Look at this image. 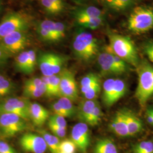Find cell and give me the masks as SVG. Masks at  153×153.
Masks as SVG:
<instances>
[{"instance_id":"7a4b0ae2","label":"cell","mask_w":153,"mask_h":153,"mask_svg":"<svg viewBox=\"0 0 153 153\" xmlns=\"http://www.w3.org/2000/svg\"><path fill=\"white\" fill-rule=\"evenodd\" d=\"M72 47L76 57L84 62L93 60L98 54V40L91 33L81 31L76 33Z\"/></svg>"},{"instance_id":"44dd1931","label":"cell","mask_w":153,"mask_h":153,"mask_svg":"<svg viewBox=\"0 0 153 153\" xmlns=\"http://www.w3.org/2000/svg\"><path fill=\"white\" fill-rule=\"evenodd\" d=\"M98 102L96 100H87L82 102L78 108L76 109V114L78 119L81 122L85 123L89 116L93 112V109Z\"/></svg>"},{"instance_id":"7bdbcfd3","label":"cell","mask_w":153,"mask_h":153,"mask_svg":"<svg viewBox=\"0 0 153 153\" xmlns=\"http://www.w3.org/2000/svg\"><path fill=\"white\" fill-rule=\"evenodd\" d=\"M52 109L54 112L55 115L61 116L64 117H66L65 113L64 111L62 109L60 104L58 103V102H55L54 103L52 104Z\"/></svg>"},{"instance_id":"7c38bea8","label":"cell","mask_w":153,"mask_h":153,"mask_svg":"<svg viewBox=\"0 0 153 153\" xmlns=\"http://www.w3.org/2000/svg\"><path fill=\"white\" fill-rule=\"evenodd\" d=\"M22 149L28 153H44L47 149V144L42 136L33 133H25L19 140Z\"/></svg>"},{"instance_id":"f35d334b","label":"cell","mask_w":153,"mask_h":153,"mask_svg":"<svg viewBox=\"0 0 153 153\" xmlns=\"http://www.w3.org/2000/svg\"><path fill=\"white\" fill-rule=\"evenodd\" d=\"M48 125L49 126V129L56 136L60 138H63L65 136L66 134V129L62 128L60 126H57L49 121L48 122Z\"/></svg>"},{"instance_id":"6da1fadb","label":"cell","mask_w":153,"mask_h":153,"mask_svg":"<svg viewBox=\"0 0 153 153\" xmlns=\"http://www.w3.org/2000/svg\"><path fill=\"white\" fill-rule=\"evenodd\" d=\"M108 38L109 45L105 47V51L115 54L126 62L137 66L139 60L137 50L131 39L116 33H110Z\"/></svg>"},{"instance_id":"8d00e7d4","label":"cell","mask_w":153,"mask_h":153,"mask_svg":"<svg viewBox=\"0 0 153 153\" xmlns=\"http://www.w3.org/2000/svg\"><path fill=\"white\" fill-rule=\"evenodd\" d=\"M28 52V64L27 74H31L33 73L37 64L36 54L34 50L30 49Z\"/></svg>"},{"instance_id":"4316f807","label":"cell","mask_w":153,"mask_h":153,"mask_svg":"<svg viewBox=\"0 0 153 153\" xmlns=\"http://www.w3.org/2000/svg\"><path fill=\"white\" fill-rule=\"evenodd\" d=\"M115 79L109 78L104 81L103 85V94H102V100L104 105L107 107H108L109 100L112 95Z\"/></svg>"},{"instance_id":"5b68a950","label":"cell","mask_w":153,"mask_h":153,"mask_svg":"<svg viewBox=\"0 0 153 153\" xmlns=\"http://www.w3.org/2000/svg\"><path fill=\"white\" fill-rule=\"evenodd\" d=\"M128 27L131 32L136 33H146L153 27V10L144 6L133 9L128 21Z\"/></svg>"},{"instance_id":"4dcf8cb0","label":"cell","mask_w":153,"mask_h":153,"mask_svg":"<svg viewBox=\"0 0 153 153\" xmlns=\"http://www.w3.org/2000/svg\"><path fill=\"white\" fill-rule=\"evenodd\" d=\"M57 102L60 105L62 109L64 111L66 117H72L76 113V108L74 106L71 100L65 97H61Z\"/></svg>"},{"instance_id":"d590c367","label":"cell","mask_w":153,"mask_h":153,"mask_svg":"<svg viewBox=\"0 0 153 153\" xmlns=\"http://www.w3.org/2000/svg\"><path fill=\"white\" fill-rule=\"evenodd\" d=\"M76 146L71 140H65L60 143L59 152L66 153H75Z\"/></svg>"},{"instance_id":"836d02e7","label":"cell","mask_w":153,"mask_h":153,"mask_svg":"<svg viewBox=\"0 0 153 153\" xmlns=\"http://www.w3.org/2000/svg\"><path fill=\"white\" fill-rule=\"evenodd\" d=\"M133 153H153V142L144 141L137 143L133 149Z\"/></svg>"},{"instance_id":"3957f363","label":"cell","mask_w":153,"mask_h":153,"mask_svg":"<svg viewBox=\"0 0 153 153\" xmlns=\"http://www.w3.org/2000/svg\"><path fill=\"white\" fill-rule=\"evenodd\" d=\"M138 85L136 98L141 105H145L153 94V67L143 62L138 67Z\"/></svg>"},{"instance_id":"9a60e30c","label":"cell","mask_w":153,"mask_h":153,"mask_svg":"<svg viewBox=\"0 0 153 153\" xmlns=\"http://www.w3.org/2000/svg\"><path fill=\"white\" fill-rule=\"evenodd\" d=\"M110 129L121 137H129L128 126L123 109L117 111L109 123Z\"/></svg>"},{"instance_id":"cb8c5ba5","label":"cell","mask_w":153,"mask_h":153,"mask_svg":"<svg viewBox=\"0 0 153 153\" xmlns=\"http://www.w3.org/2000/svg\"><path fill=\"white\" fill-rule=\"evenodd\" d=\"M16 89L14 83L9 78L0 74V99L14 93Z\"/></svg>"},{"instance_id":"bcb514c9","label":"cell","mask_w":153,"mask_h":153,"mask_svg":"<svg viewBox=\"0 0 153 153\" xmlns=\"http://www.w3.org/2000/svg\"><path fill=\"white\" fill-rule=\"evenodd\" d=\"M2 0H0V12L1 11V9H2Z\"/></svg>"},{"instance_id":"30bf717a","label":"cell","mask_w":153,"mask_h":153,"mask_svg":"<svg viewBox=\"0 0 153 153\" xmlns=\"http://www.w3.org/2000/svg\"><path fill=\"white\" fill-rule=\"evenodd\" d=\"M60 75V96L65 97L71 101L78 98V90L75 76L72 71L64 68Z\"/></svg>"},{"instance_id":"ee69618b","label":"cell","mask_w":153,"mask_h":153,"mask_svg":"<svg viewBox=\"0 0 153 153\" xmlns=\"http://www.w3.org/2000/svg\"><path fill=\"white\" fill-rule=\"evenodd\" d=\"M9 57L10 56L0 47V67L6 64Z\"/></svg>"},{"instance_id":"f546056e","label":"cell","mask_w":153,"mask_h":153,"mask_svg":"<svg viewBox=\"0 0 153 153\" xmlns=\"http://www.w3.org/2000/svg\"><path fill=\"white\" fill-rule=\"evenodd\" d=\"M76 23L83 27L91 30H95L98 28L103 23V18H95L81 19L76 21Z\"/></svg>"},{"instance_id":"9c48e42d","label":"cell","mask_w":153,"mask_h":153,"mask_svg":"<svg viewBox=\"0 0 153 153\" xmlns=\"http://www.w3.org/2000/svg\"><path fill=\"white\" fill-rule=\"evenodd\" d=\"M31 102L27 99L8 98L0 100V114H13L24 120L30 119L29 109Z\"/></svg>"},{"instance_id":"ab89813d","label":"cell","mask_w":153,"mask_h":153,"mask_svg":"<svg viewBox=\"0 0 153 153\" xmlns=\"http://www.w3.org/2000/svg\"><path fill=\"white\" fill-rule=\"evenodd\" d=\"M48 121L52 123L57 126H59L62 128L66 129L67 123L64 117L59 115H53L52 116H49Z\"/></svg>"},{"instance_id":"f6af8a7d","label":"cell","mask_w":153,"mask_h":153,"mask_svg":"<svg viewBox=\"0 0 153 153\" xmlns=\"http://www.w3.org/2000/svg\"><path fill=\"white\" fill-rule=\"evenodd\" d=\"M146 120L148 123L153 126V114L150 108H149L146 111Z\"/></svg>"},{"instance_id":"60d3db41","label":"cell","mask_w":153,"mask_h":153,"mask_svg":"<svg viewBox=\"0 0 153 153\" xmlns=\"http://www.w3.org/2000/svg\"><path fill=\"white\" fill-rule=\"evenodd\" d=\"M0 153H16V150L7 142L0 140Z\"/></svg>"},{"instance_id":"d4e9b609","label":"cell","mask_w":153,"mask_h":153,"mask_svg":"<svg viewBox=\"0 0 153 153\" xmlns=\"http://www.w3.org/2000/svg\"><path fill=\"white\" fill-rule=\"evenodd\" d=\"M28 64V51H23L17 55L14 61V65L16 71L23 74H27Z\"/></svg>"},{"instance_id":"74e56055","label":"cell","mask_w":153,"mask_h":153,"mask_svg":"<svg viewBox=\"0 0 153 153\" xmlns=\"http://www.w3.org/2000/svg\"><path fill=\"white\" fill-rule=\"evenodd\" d=\"M36 32L38 35L39 38L42 40L47 42H55V39L52 35L47 30L42 28L36 26Z\"/></svg>"},{"instance_id":"8fae6325","label":"cell","mask_w":153,"mask_h":153,"mask_svg":"<svg viewBox=\"0 0 153 153\" xmlns=\"http://www.w3.org/2000/svg\"><path fill=\"white\" fill-rule=\"evenodd\" d=\"M71 140L81 153H87L90 144V134L88 124L79 122L73 127Z\"/></svg>"},{"instance_id":"484cf974","label":"cell","mask_w":153,"mask_h":153,"mask_svg":"<svg viewBox=\"0 0 153 153\" xmlns=\"http://www.w3.org/2000/svg\"><path fill=\"white\" fill-rule=\"evenodd\" d=\"M134 0H103L108 7L116 11L126 10L131 5Z\"/></svg>"},{"instance_id":"ba28073f","label":"cell","mask_w":153,"mask_h":153,"mask_svg":"<svg viewBox=\"0 0 153 153\" xmlns=\"http://www.w3.org/2000/svg\"><path fill=\"white\" fill-rule=\"evenodd\" d=\"M27 128L26 120L13 114H0V135L5 138L14 137Z\"/></svg>"},{"instance_id":"e575fe53","label":"cell","mask_w":153,"mask_h":153,"mask_svg":"<svg viewBox=\"0 0 153 153\" xmlns=\"http://www.w3.org/2000/svg\"><path fill=\"white\" fill-rule=\"evenodd\" d=\"M101 90L100 81L95 83L83 94L85 98L87 100H95Z\"/></svg>"},{"instance_id":"c3c4849f","label":"cell","mask_w":153,"mask_h":153,"mask_svg":"<svg viewBox=\"0 0 153 153\" xmlns=\"http://www.w3.org/2000/svg\"><path fill=\"white\" fill-rule=\"evenodd\" d=\"M58 153H64V152H59Z\"/></svg>"},{"instance_id":"e0dca14e","label":"cell","mask_w":153,"mask_h":153,"mask_svg":"<svg viewBox=\"0 0 153 153\" xmlns=\"http://www.w3.org/2000/svg\"><path fill=\"white\" fill-rule=\"evenodd\" d=\"M123 110L126 118L129 137L135 136L140 133L143 128L142 121L131 110L128 109H123Z\"/></svg>"},{"instance_id":"ffe728a7","label":"cell","mask_w":153,"mask_h":153,"mask_svg":"<svg viewBox=\"0 0 153 153\" xmlns=\"http://www.w3.org/2000/svg\"><path fill=\"white\" fill-rule=\"evenodd\" d=\"M93 153H118L114 141L108 138H101L96 142Z\"/></svg>"},{"instance_id":"603a6c76","label":"cell","mask_w":153,"mask_h":153,"mask_svg":"<svg viewBox=\"0 0 153 153\" xmlns=\"http://www.w3.org/2000/svg\"><path fill=\"white\" fill-rule=\"evenodd\" d=\"M39 133L44 138L47 148H48L51 153H59V147L60 143L59 137L50 134L45 130H40L39 131Z\"/></svg>"},{"instance_id":"7dc6e473","label":"cell","mask_w":153,"mask_h":153,"mask_svg":"<svg viewBox=\"0 0 153 153\" xmlns=\"http://www.w3.org/2000/svg\"><path fill=\"white\" fill-rule=\"evenodd\" d=\"M151 108V110H152V113L153 114V108Z\"/></svg>"},{"instance_id":"1f68e13d","label":"cell","mask_w":153,"mask_h":153,"mask_svg":"<svg viewBox=\"0 0 153 153\" xmlns=\"http://www.w3.org/2000/svg\"><path fill=\"white\" fill-rule=\"evenodd\" d=\"M50 85V97L60 96V75L55 74L48 76Z\"/></svg>"},{"instance_id":"4fadbf2b","label":"cell","mask_w":153,"mask_h":153,"mask_svg":"<svg viewBox=\"0 0 153 153\" xmlns=\"http://www.w3.org/2000/svg\"><path fill=\"white\" fill-rule=\"evenodd\" d=\"M98 62L102 73L106 75H119L124 73L117 65L113 54L105 51L100 53L98 57Z\"/></svg>"},{"instance_id":"d6986e66","label":"cell","mask_w":153,"mask_h":153,"mask_svg":"<svg viewBox=\"0 0 153 153\" xmlns=\"http://www.w3.org/2000/svg\"><path fill=\"white\" fill-rule=\"evenodd\" d=\"M74 16L76 20L81 19L103 18V13L95 6H88L78 9L74 13Z\"/></svg>"},{"instance_id":"277c9868","label":"cell","mask_w":153,"mask_h":153,"mask_svg":"<svg viewBox=\"0 0 153 153\" xmlns=\"http://www.w3.org/2000/svg\"><path fill=\"white\" fill-rule=\"evenodd\" d=\"M32 18L26 13L13 11L9 13L0 22V40L10 33L21 30H27Z\"/></svg>"},{"instance_id":"8992f818","label":"cell","mask_w":153,"mask_h":153,"mask_svg":"<svg viewBox=\"0 0 153 153\" xmlns=\"http://www.w3.org/2000/svg\"><path fill=\"white\" fill-rule=\"evenodd\" d=\"M30 42L27 30L17 31L0 40V47L11 57L23 51L30 44Z\"/></svg>"},{"instance_id":"52a82bcc","label":"cell","mask_w":153,"mask_h":153,"mask_svg":"<svg viewBox=\"0 0 153 153\" xmlns=\"http://www.w3.org/2000/svg\"><path fill=\"white\" fill-rule=\"evenodd\" d=\"M66 58L62 55L54 53H44L39 57L40 70L44 76L58 74L64 69Z\"/></svg>"},{"instance_id":"2e32d148","label":"cell","mask_w":153,"mask_h":153,"mask_svg":"<svg viewBox=\"0 0 153 153\" xmlns=\"http://www.w3.org/2000/svg\"><path fill=\"white\" fill-rule=\"evenodd\" d=\"M30 119L35 126L43 125L49 117V111L42 105L36 103H31L29 109Z\"/></svg>"},{"instance_id":"b9f144b4","label":"cell","mask_w":153,"mask_h":153,"mask_svg":"<svg viewBox=\"0 0 153 153\" xmlns=\"http://www.w3.org/2000/svg\"><path fill=\"white\" fill-rule=\"evenodd\" d=\"M143 51L149 60L153 63V42H149L145 44Z\"/></svg>"},{"instance_id":"83f0119b","label":"cell","mask_w":153,"mask_h":153,"mask_svg":"<svg viewBox=\"0 0 153 153\" xmlns=\"http://www.w3.org/2000/svg\"><path fill=\"white\" fill-rule=\"evenodd\" d=\"M100 81L99 76L93 73H88L83 76L81 81V90L82 94H84L95 83Z\"/></svg>"},{"instance_id":"d6a6232c","label":"cell","mask_w":153,"mask_h":153,"mask_svg":"<svg viewBox=\"0 0 153 153\" xmlns=\"http://www.w3.org/2000/svg\"><path fill=\"white\" fill-rule=\"evenodd\" d=\"M102 116V112L101 107L99 103L96 105L95 108L93 109L92 113L89 116L85 123L88 124L91 126H95L98 125L101 120Z\"/></svg>"},{"instance_id":"5bb4252c","label":"cell","mask_w":153,"mask_h":153,"mask_svg":"<svg viewBox=\"0 0 153 153\" xmlns=\"http://www.w3.org/2000/svg\"><path fill=\"white\" fill-rule=\"evenodd\" d=\"M36 26L48 31L53 37L55 42L60 41L65 36L66 26L62 22L47 19L38 22Z\"/></svg>"},{"instance_id":"ac0fdd59","label":"cell","mask_w":153,"mask_h":153,"mask_svg":"<svg viewBox=\"0 0 153 153\" xmlns=\"http://www.w3.org/2000/svg\"><path fill=\"white\" fill-rule=\"evenodd\" d=\"M44 11L49 16H58L65 10V0H40Z\"/></svg>"},{"instance_id":"7402d4cb","label":"cell","mask_w":153,"mask_h":153,"mask_svg":"<svg viewBox=\"0 0 153 153\" xmlns=\"http://www.w3.org/2000/svg\"><path fill=\"white\" fill-rule=\"evenodd\" d=\"M127 90L126 83L120 79H115L114 88L112 95L109 100L108 107H111L123 98L126 94Z\"/></svg>"},{"instance_id":"f1b7e54d","label":"cell","mask_w":153,"mask_h":153,"mask_svg":"<svg viewBox=\"0 0 153 153\" xmlns=\"http://www.w3.org/2000/svg\"><path fill=\"white\" fill-rule=\"evenodd\" d=\"M23 94L26 98H39L45 94V90L24 84Z\"/></svg>"}]
</instances>
